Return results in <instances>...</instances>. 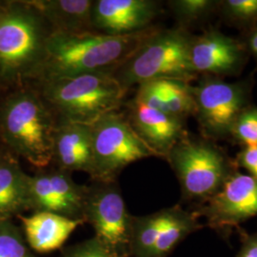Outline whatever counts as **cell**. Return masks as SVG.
I'll return each instance as SVG.
<instances>
[{"mask_svg": "<svg viewBox=\"0 0 257 257\" xmlns=\"http://www.w3.org/2000/svg\"><path fill=\"white\" fill-rule=\"evenodd\" d=\"M86 190L87 186L74 182L71 173L57 168L40 170L28 178L29 210L84 220Z\"/></svg>", "mask_w": 257, "mask_h": 257, "instance_id": "obj_12", "label": "cell"}, {"mask_svg": "<svg viewBox=\"0 0 257 257\" xmlns=\"http://www.w3.org/2000/svg\"><path fill=\"white\" fill-rule=\"evenodd\" d=\"M230 138L243 146L257 145V107L250 105L239 115Z\"/></svg>", "mask_w": 257, "mask_h": 257, "instance_id": "obj_24", "label": "cell"}, {"mask_svg": "<svg viewBox=\"0 0 257 257\" xmlns=\"http://www.w3.org/2000/svg\"><path fill=\"white\" fill-rule=\"evenodd\" d=\"M37 84V92L56 123L92 124L109 112L119 110L128 92L110 73L81 74Z\"/></svg>", "mask_w": 257, "mask_h": 257, "instance_id": "obj_2", "label": "cell"}, {"mask_svg": "<svg viewBox=\"0 0 257 257\" xmlns=\"http://www.w3.org/2000/svg\"><path fill=\"white\" fill-rule=\"evenodd\" d=\"M61 257H125L121 256L104 245L95 236L62 249Z\"/></svg>", "mask_w": 257, "mask_h": 257, "instance_id": "obj_25", "label": "cell"}, {"mask_svg": "<svg viewBox=\"0 0 257 257\" xmlns=\"http://www.w3.org/2000/svg\"><path fill=\"white\" fill-rule=\"evenodd\" d=\"M192 37L180 26L155 28L112 75L127 91L135 85L157 79L191 82L197 78L190 62Z\"/></svg>", "mask_w": 257, "mask_h": 257, "instance_id": "obj_4", "label": "cell"}, {"mask_svg": "<svg viewBox=\"0 0 257 257\" xmlns=\"http://www.w3.org/2000/svg\"><path fill=\"white\" fill-rule=\"evenodd\" d=\"M27 175L11 156H0V221L29 210Z\"/></svg>", "mask_w": 257, "mask_h": 257, "instance_id": "obj_20", "label": "cell"}, {"mask_svg": "<svg viewBox=\"0 0 257 257\" xmlns=\"http://www.w3.org/2000/svg\"><path fill=\"white\" fill-rule=\"evenodd\" d=\"M56 120L38 92L19 90L0 105V137L18 156L39 170L53 162Z\"/></svg>", "mask_w": 257, "mask_h": 257, "instance_id": "obj_3", "label": "cell"}, {"mask_svg": "<svg viewBox=\"0 0 257 257\" xmlns=\"http://www.w3.org/2000/svg\"><path fill=\"white\" fill-rule=\"evenodd\" d=\"M235 164L246 170L248 175L257 180V145L244 146L237 155Z\"/></svg>", "mask_w": 257, "mask_h": 257, "instance_id": "obj_26", "label": "cell"}, {"mask_svg": "<svg viewBox=\"0 0 257 257\" xmlns=\"http://www.w3.org/2000/svg\"><path fill=\"white\" fill-rule=\"evenodd\" d=\"M161 11L154 0H93V31L109 36H126L152 27Z\"/></svg>", "mask_w": 257, "mask_h": 257, "instance_id": "obj_14", "label": "cell"}, {"mask_svg": "<svg viewBox=\"0 0 257 257\" xmlns=\"http://www.w3.org/2000/svg\"><path fill=\"white\" fill-rule=\"evenodd\" d=\"M245 44L248 49V54L250 53L257 59V23L249 29Z\"/></svg>", "mask_w": 257, "mask_h": 257, "instance_id": "obj_28", "label": "cell"}, {"mask_svg": "<svg viewBox=\"0 0 257 257\" xmlns=\"http://www.w3.org/2000/svg\"><path fill=\"white\" fill-rule=\"evenodd\" d=\"M224 18L230 22L252 27L257 23V0H224L219 7Z\"/></svg>", "mask_w": 257, "mask_h": 257, "instance_id": "obj_23", "label": "cell"}, {"mask_svg": "<svg viewBox=\"0 0 257 257\" xmlns=\"http://www.w3.org/2000/svg\"><path fill=\"white\" fill-rule=\"evenodd\" d=\"M251 79L228 82L224 78L202 76L193 86L194 114L203 138H230L239 115L250 106Z\"/></svg>", "mask_w": 257, "mask_h": 257, "instance_id": "obj_8", "label": "cell"}, {"mask_svg": "<svg viewBox=\"0 0 257 257\" xmlns=\"http://www.w3.org/2000/svg\"><path fill=\"white\" fill-rule=\"evenodd\" d=\"M133 217L115 181L87 186L83 219L92 226L95 237L121 256L130 257Z\"/></svg>", "mask_w": 257, "mask_h": 257, "instance_id": "obj_10", "label": "cell"}, {"mask_svg": "<svg viewBox=\"0 0 257 257\" xmlns=\"http://www.w3.org/2000/svg\"><path fill=\"white\" fill-rule=\"evenodd\" d=\"M53 162L65 172H84L92 177L91 124L58 122L54 133Z\"/></svg>", "mask_w": 257, "mask_h": 257, "instance_id": "obj_16", "label": "cell"}, {"mask_svg": "<svg viewBox=\"0 0 257 257\" xmlns=\"http://www.w3.org/2000/svg\"><path fill=\"white\" fill-rule=\"evenodd\" d=\"M166 160L175 172L184 199L197 207L220 191L237 172L232 162L214 142L187 134L173 148Z\"/></svg>", "mask_w": 257, "mask_h": 257, "instance_id": "obj_6", "label": "cell"}, {"mask_svg": "<svg viewBox=\"0 0 257 257\" xmlns=\"http://www.w3.org/2000/svg\"><path fill=\"white\" fill-rule=\"evenodd\" d=\"M136 98L151 108L185 120L194 114L193 86L179 79H157L138 86Z\"/></svg>", "mask_w": 257, "mask_h": 257, "instance_id": "obj_18", "label": "cell"}, {"mask_svg": "<svg viewBox=\"0 0 257 257\" xmlns=\"http://www.w3.org/2000/svg\"><path fill=\"white\" fill-rule=\"evenodd\" d=\"M169 6L180 23V27L209 18L219 7V1L211 0H173Z\"/></svg>", "mask_w": 257, "mask_h": 257, "instance_id": "obj_21", "label": "cell"}, {"mask_svg": "<svg viewBox=\"0 0 257 257\" xmlns=\"http://www.w3.org/2000/svg\"><path fill=\"white\" fill-rule=\"evenodd\" d=\"M34 257H36V256H34Z\"/></svg>", "mask_w": 257, "mask_h": 257, "instance_id": "obj_29", "label": "cell"}, {"mask_svg": "<svg viewBox=\"0 0 257 257\" xmlns=\"http://www.w3.org/2000/svg\"><path fill=\"white\" fill-rule=\"evenodd\" d=\"M26 1L0 3V79H29L43 54L50 29Z\"/></svg>", "mask_w": 257, "mask_h": 257, "instance_id": "obj_5", "label": "cell"}, {"mask_svg": "<svg viewBox=\"0 0 257 257\" xmlns=\"http://www.w3.org/2000/svg\"><path fill=\"white\" fill-rule=\"evenodd\" d=\"M125 113L138 137L157 157L166 158L188 133L185 120L149 107L134 97L125 102Z\"/></svg>", "mask_w": 257, "mask_h": 257, "instance_id": "obj_15", "label": "cell"}, {"mask_svg": "<svg viewBox=\"0 0 257 257\" xmlns=\"http://www.w3.org/2000/svg\"><path fill=\"white\" fill-rule=\"evenodd\" d=\"M245 42L228 37L211 28L199 36H193L190 46V62L197 76L224 78L238 75L248 58Z\"/></svg>", "mask_w": 257, "mask_h": 257, "instance_id": "obj_13", "label": "cell"}, {"mask_svg": "<svg viewBox=\"0 0 257 257\" xmlns=\"http://www.w3.org/2000/svg\"><path fill=\"white\" fill-rule=\"evenodd\" d=\"M94 181H115L127 166L155 154L135 132L126 114L109 112L91 124Z\"/></svg>", "mask_w": 257, "mask_h": 257, "instance_id": "obj_7", "label": "cell"}, {"mask_svg": "<svg viewBox=\"0 0 257 257\" xmlns=\"http://www.w3.org/2000/svg\"><path fill=\"white\" fill-rule=\"evenodd\" d=\"M22 229L12 220L0 221V257H34Z\"/></svg>", "mask_w": 257, "mask_h": 257, "instance_id": "obj_22", "label": "cell"}, {"mask_svg": "<svg viewBox=\"0 0 257 257\" xmlns=\"http://www.w3.org/2000/svg\"><path fill=\"white\" fill-rule=\"evenodd\" d=\"M236 230L241 243L236 257H257V230L251 233L241 228Z\"/></svg>", "mask_w": 257, "mask_h": 257, "instance_id": "obj_27", "label": "cell"}, {"mask_svg": "<svg viewBox=\"0 0 257 257\" xmlns=\"http://www.w3.org/2000/svg\"><path fill=\"white\" fill-rule=\"evenodd\" d=\"M207 226L228 238L240 225L257 215V180L238 171L218 193L194 210Z\"/></svg>", "mask_w": 257, "mask_h": 257, "instance_id": "obj_11", "label": "cell"}, {"mask_svg": "<svg viewBox=\"0 0 257 257\" xmlns=\"http://www.w3.org/2000/svg\"><path fill=\"white\" fill-rule=\"evenodd\" d=\"M155 28L126 36L51 32L41 59L29 79L41 82L93 73L112 74Z\"/></svg>", "mask_w": 257, "mask_h": 257, "instance_id": "obj_1", "label": "cell"}, {"mask_svg": "<svg viewBox=\"0 0 257 257\" xmlns=\"http://www.w3.org/2000/svg\"><path fill=\"white\" fill-rule=\"evenodd\" d=\"M21 229L29 248L39 253L52 252L63 247L67 239L85 224L82 219H72L48 211L19 215Z\"/></svg>", "mask_w": 257, "mask_h": 257, "instance_id": "obj_17", "label": "cell"}, {"mask_svg": "<svg viewBox=\"0 0 257 257\" xmlns=\"http://www.w3.org/2000/svg\"><path fill=\"white\" fill-rule=\"evenodd\" d=\"M51 32L79 34L93 31V0H28Z\"/></svg>", "mask_w": 257, "mask_h": 257, "instance_id": "obj_19", "label": "cell"}, {"mask_svg": "<svg viewBox=\"0 0 257 257\" xmlns=\"http://www.w3.org/2000/svg\"><path fill=\"white\" fill-rule=\"evenodd\" d=\"M202 228L195 212L179 205L134 216L130 257H169L184 239Z\"/></svg>", "mask_w": 257, "mask_h": 257, "instance_id": "obj_9", "label": "cell"}]
</instances>
